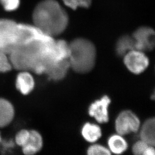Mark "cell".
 Segmentation results:
<instances>
[{"label": "cell", "instance_id": "6da1fadb", "mask_svg": "<svg viewBox=\"0 0 155 155\" xmlns=\"http://www.w3.org/2000/svg\"><path fill=\"white\" fill-rule=\"evenodd\" d=\"M33 20L36 27L53 37L64 31L69 18L58 2L55 0H44L35 7Z\"/></svg>", "mask_w": 155, "mask_h": 155}, {"label": "cell", "instance_id": "7a4b0ae2", "mask_svg": "<svg viewBox=\"0 0 155 155\" xmlns=\"http://www.w3.org/2000/svg\"><path fill=\"white\" fill-rule=\"evenodd\" d=\"M69 60L70 68L77 73H88L95 66L96 51L89 40L78 38L69 44Z\"/></svg>", "mask_w": 155, "mask_h": 155}, {"label": "cell", "instance_id": "3957f363", "mask_svg": "<svg viewBox=\"0 0 155 155\" xmlns=\"http://www.w3.org/2000/svg\"><path fill=\"white\" fill-rule=\"evenodd\" d=\"M27 37L25 24L8 19L0 20V52L9 54Z\"/></svg>", "mask_w": 155, "mask_h": 155}, {"label": "cell", "instance_id": "277c9868", "mask_svg": "<svg viewBox=\"0 0 155 155\" xmlns=\"http://www.w3.org/2000/svg\"><path fill=\"white\" fill-rule=\"evenodd\" d=\"M139 117L133 111L125 110L117 116L115 122V128L117 134L122 136L135 133L140 129Z\"/></svg>", "mask_w": 155, "mask_h": 155}, {"label": "cell", "instance_id": "5b68a950", "mask_svg": "<svg viewBox=\"0 0 155 155\" xmlns=\"http://www.w3.org/2000/svg\"><path fill=\"white\" fill-rule=\"evenodd\" d=\"M123 62L126 68L132 73L139 74L149 65V59L144 52L133 49L124 55Z\"/></svg>", "mask_w": 155, "mask_h": 155}, {"label": "cell", "instance_id": "8992f818", "mask_svg": "<svg viewBox=\"0 0 155 155\" xmlns=\"http://www.w3.org/2000/svg\"><path fill=\"white\" fill-rule=\"evenodd\" d=\"M135 48L143 52L150 51L155 47V31L148 27H142L133 35Z\"/></svg>", "mask_w": 155, "mask_h": 155}, {"label": "cell", "instance_id": "52a82bcc", "mask_svg": "<svg viewBox=\"0 0 155 155\" xmlns=\"http://www.w3.org/2000/svg\"><path fill=\"white\" fill-rule=\"evenodd\" d=\"M111 100L107 95H104L90 105L89 114L98 123L104 124L109 120L108 108Z\"/></svg>", "mask_w": 155, "mask_h": 155}, {"label": "cell", "instance_id": "ba28073f", "mask_svg": "<svg viewBox=\"0 0 155 155\" xmlns=\"http://www.w3.org/2000/svg\"><path fill=\"white\" fill-rule=\"evenodd\" d=\"M70 68V66L68 59L60 60L47 64L45 73H46L50 79L53 81H59L64 78Z\"/></svg>", "mask_w": 155, "mask_h": 155}, {"label": "cell", "instance_id": "9c48e42d", "mask_svg": "<svg viewBox=\"0 0 155 155\" xmlns=\"http://www.w3.org/2000/svg\"><path fill=\"white\" fill-rule=\"evenodd\" d=\"M43 146L41 135L36 130H30L29 138L26 143L22 147V151L25 155H34L41 150Z\"/></svg>", "mask_w": 155, "mask_h": 155}, {"label": "cell", "instance_id": "30bf717a", "mask_svg": "<svg viewBox=\"0 0 155 155\" xmlns=\"http://www.w3.org/2000/svg\"><path fill=\"white\" fill-rule=\"evenodd\" d=\"M34 80L32 75L27 71L19 73L16 78V88L23 95H27L34 87Z\"/></svg>", "mask_w": 155, "mask_h": 155}, {"label": "cell", "instance_id": "8fae6325", "mask_svg": "<svg viewBox=\"0 0 155 155\" xmlns=\"http://www.w3.org/2000/svg\"><path fill=\"white\" fill-rule=\"evenodd\" d=\"M140 139L155 147V117H151L143 123L140 132Z\"/></svg>", "mask_w": 155, "mask_h": 155}, {"label": "cell", "instance_id": "7c38bea8", "mask_svg": "<svg viewBox=\"0 0 155 155\" xmlns=\"http://www.w3.org/2000/svg\"><path fill=\"white\" fill-rule=\"evenodd\" d=\"M15 111L13 106L7 100L0 98V127L8 126L13 120Z\"/></svg>", "mask_w": 155, "mask_h": 155}, {"label": "cell", "instance_id": "4fadbf2b", "mask_svg": "<svg viewBox=\"0 0 155 155\" xmlns=\"http://www.w3.org/2000/svg\"><path fill=\"white\" fill-rule=\"evenodd\" d=\"M108 146L110 152L115 154H122L128 148V143L122 135L119 134L112 135L108 140Z\"/></svg>", "mask_w": 155, "mask_h": 155}, {"label": "cell", "instance_id": "5bb4252c", "mask_svg": "<svg viewBox=\"0 0 155 155\" xmlns=\"http://www.w3.org/2000/svg\"><path fill=\"white\" fill-rule=\"evenodd\" d=\"M81 133L85 140L92 143L97 142L102 136V131L99 126L90 123H86L84 125Z\"/></svg>", "mask_w": 155, "mask_h": 155}, {"label": "cell", "instance_id": "9a60e30c", "mask_svg": "<svg viewBox=\"0 0 155 155\" xmlns=\"http://www.w3.org/2000/svg\"><path fill=\"white\" fill-rule=\"evenodd\" d=\"M116 52L119 56H124L130 50L135 49V42L132 37L125 35L117 41L116 45Z\"/></svg>", "mask_w": 155, "mask_h": 155}, {"label": "cell", "instance_id": "2e32d148", "mask_svg": "<svg viewBox=\"0 0 155 155\" xmlns=\"http://www.w3.org/2000/svg\"><path fill=\"white\" fill-rule=\"evenodd\" d=\"M132 152L135 155H155V147L140 139L133 144Z\"/></svg>", "mask_w": 155, "mask_h": 155}, {"label": "cell", "instance_id": "e0dca14e", "mask_svg": "<svg viewBox=\"0 0 155 155\" xmlns=\"http://www.w3.org/2000/svg\"><path fill=\"white\" fill-rule=\"evenodd\" d=\"M87 154L89 155H108L111 154L109 149L102 145L94 144L88 148Z\"/></svg>", "mask_w": 155, "mask_h": 155}, {"label": "cell", "instance_id": "ac0fdd59", "mask_svg": "<svg viewBox=\"0 0 155 155\" xmlns=\"http://www.w3.org/2000/svg\"><path fill=\"white\" fill-rule=\"evenodd\" d=\"M29 136L30 130H20L15 137L16 143L19 146L22 147L26 143Z\"/></svg>", "mask_w": 155, "mask_h": 155}, {"label": "cell", "instance_id": "d6986e66", "mask_svg": "<svg viewBox=\"0 0 155 155\" xmlns=\"http://www.w3.org/2000/svg\"><path fill=\"white\" fill-rule=\"evenodd\" d=\"M12 68V65L7 54L0 52V72L4 73L9 71Z\"/></svg>", "mask_w": 155, "mask_h": 155}, {"label": "cell", "instance_id": "ffe728a7", "mask_svg": "<svg viewBox=\"0 0 155 155\" xmlns=\"http://www.w3.org/2000/svg\"><path fill=\"white\" fill-rule=\"evenodd\" d=\"M5 10L12 11L17 9L20 5V0H0Z\"/></svg>", "mask_w": 155, "mask_h": 155}, {"label": "cell", "instance_id": "44dd1931", "mask_svg": "<svg viewBox=\"0 0 155 155\" xmlns=\"http://www.w3.org/2000/svg\"><path fill=\"white\" fill-rule=\"evenodd\" d=\"M64 4L71 9L75 10L79 7V3L78 0H63Z\"/></svg>", "mask_w": 155, "mask_h": 155}, {"label": "cell", "instance_id": "7402d4cb", "mask_svg": "<svg viewBox=\"0 0 155 155\" xmlns=\"http://www.w3.org/2000/svg\"><path fill=\"white\" fill-rule=\"evenodd\" d=\"M92 0H78L79 7L88 8L90 6Z\"/></svg>", "mask_w": 155, "mask_h": 155}, {"label": "cell", "instance_id": "603a6c76", "mask_svg": "<svg viewBox=\"0 0 155 155\" xmlns=\"http://www.w3.org/2000/svg\"><path fill=\"white\" fill-rule=\"evenodd\" d=\"M151 99L154 100L155 101V89L153 92V94H152V95H151Z\"/></svg>", "mask_w": 155, "mask_h": 155}, {"label": "cell", "instance_id": "cb8c5ba5", "mask_svg": "<svg viewBox=\"0 0 155 155\" xmlns=\"http://www.w3.org/2000/svg\"><path fill=\"white\" fill-rule=\"evenodd\" d=\"M1 135H0V141H1Z\"/></svg>", "mask_w": 155, "mask_h": 155}]
</instances>
